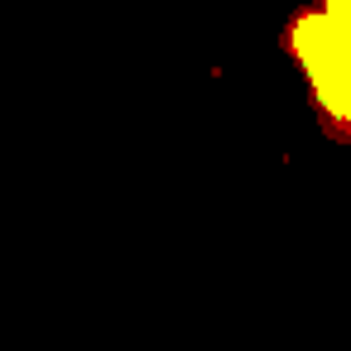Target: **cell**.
Returning <instances> with one entry per match:
<instances>
[{
    "instance_id": "obj_1",
    "label": "cell",
    "mask_w": 351,
    "mask_h": 351,
    "mask_svg": "<svg viewBox=\"0 0 351 351\" xmlns=\"http://www.w3.org/2000/svg\"><path fill=\"white\" fill-rule=\"evenodd\" d=\"M284 53L303 73L322 135L351 149V0H322L298 10L284 25Z\"/></svg>"
}]
</instances>
